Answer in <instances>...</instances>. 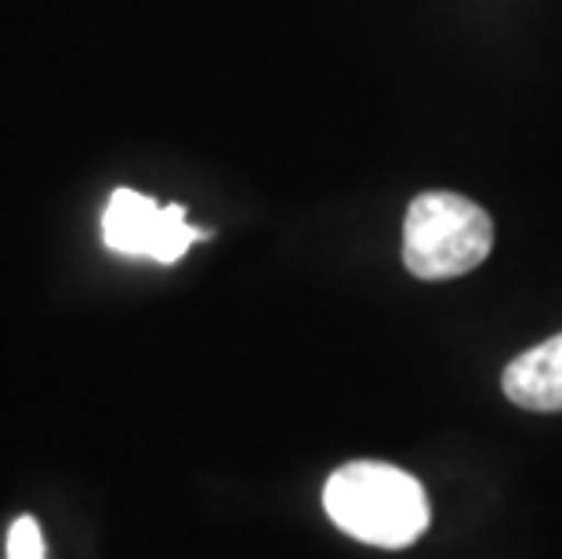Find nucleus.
<instances>
[{
  "label": "nucleus",
  "instance_id": "1",
  "mask_svg": "<svg viewBox=\"0 0 562 559\" xmlns=\"http://www.w3.org/2000/svg\"><path fill=\"white\" fill-rule=\"evenodd\" d=\"M323 508L349 538L406 549L428 530L425 487L385 461H349L323 487Z\"/></svg>",
  "mask_w": 562,
  "mask_h": 559
},
{
  "label": "nucleus",
  "instance_id": "2",
  "mask_svg": "<svg viewBox=\"0 0 562 559\" xmlns=\"http://www.w3.org/2000/svg\"><path fill=\"white\" fill-rule=\"evenodd\" d=\"M494 247V222L469 197L422 193L406 208L403 261L417 280H453L483 266Z\"/></svg>",
  "mask_w": 562,
  "mask_h": 559
},
{
  "label": "nucleus",
  "instance_id": "3",
  "mask_svg": "<svg viewBox=\"0 0 562 559\" xmlns=\"http://www.w3.org/2000/svg\"><path fill=\"white\" fill-rule=\"evenodd\" d=\"M203 236H207V230H196V225L186 222V208H160L153 197H142L135 189H116L102 215L105 247L121 255L164 261V266L178 261Z\"/></svg>",
  "mask_w": 562,
  "mask_h": 559
},
{
  "label": "nucleus",
  "instance_id": "4",
  "mask_svg": "<svg viewBox=\"0 0 562 559\" xmlns=\"http://www.w3.org/2000/svg\"><path fill=\"white\" fill-rule=\"evenodd\" d=\"M505 396L526 411H562V335L526 349L505 367Z\"/></svg>",
  "mask_w": 562,
  "mask_h": 559
},
{
  "label": "nucleus",
  "instance_id": "5",
  "mask_svg": "<svg viewBox=\"0 0 562 559\" xmlns=\"http://www.w3.org/2000/svg\"><path fill=\"white\" fill-rule=\"evenodd\" d=\"M8 559H44V534L33 516H19L8 534Z\"/></svg>",
  "mask_w": 562,
  "mask_h": 559
}]
</instances>
